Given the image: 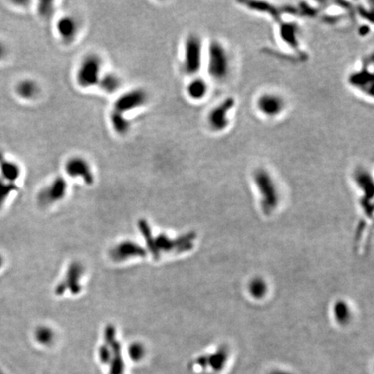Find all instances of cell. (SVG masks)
I'll return each instance as SVG.
<instances>
[{"label": "cell", "mask_w": 374, "mask_h": 374, "mask_svg": "<svg viewBox=\"0 0 374 374\" xmlns=\"http://www.w3.org/2000/svg\"><path fill=\"white\" fill-rule=\"evenodd\" d=\"M147 355L146 347L140 342H135L128 346V356L131 361L139 363L144 360Z\"/></svg>", "instance_id": "ffe728a7"}, {"label": "cell", "mask_w": 374, "mask_h": 374, "mask_svg": "<svg viewBox=\"0 0 374 374\" xmlns=\"http://www.w3.org/2000/svg\"><path fill=\"white\" fill-rule=\"evenodd\" d=\"M6 48L3 43H0V60L3 59L4 56L6 55Z\"/></svg>", "instance_id": "d4e9b609"}, {"label": "cell", "mask_w": 374, "mask_h": 374, "mask_svg": "<svg viewBox=\"0 0 374 374\" xmlns=\"http://www.w3.org/2000/svg\"><path fill=\"white\" fill-rule=\"evenodd\" d=\"M98 85L106 93L114 94L122 86V80L115 73H106L99 80Z\"/></svg>", "instance_id": "2e32d148"}, {"label": "cell", "mask_w": 374, "mask_h": 374, "mask_svg": "<svg viewBox=\"0 0 374 374\" xmlns=\"http://www.w3.org/2000/svg\"><path fill=\"white\" fill-rule=\"evenodd\" d=\"M253 180L263 202L270 206L276 204L278 201V191L276 183L269 172L263 168L257 169L254 174Z\"/></svg>", "instance_id": "8992f818"}, {"label": "cell", "mask_w": 374, "mask_h": 374, "mask_svg": "<svg viewBox=\"0 0 374 374\" xmlns=\"http://www.w3.org/2000/svg\"><path fill=\"white\" fill-rule=\"evenodd\" d=\"M148 98V92L144 89L137 88L130 89L116 99L113 110L125 115L128 112L133 111L146 105Z\"/></svg>", "instance_id": "5b68a950"}, {"label": "cell", "mask_w": 374, "mask_h": 374, "mask_svg": "<svg viewBox=\"0 0 374 374\" xmlns=\"http://www.w3.org/2000/svg\"><path fill=\"white\" fill-rule=\"evenodd\" d=\"M107 342L110 349L109 355V374H123L124 365L122 361V352L119 342H115V329L113 327L108 328L106 330Z\"/></svg>", "instance_id": "30bf717a"}, {"label": "cell", "mask_w": 374, "mask_h": 374, "mask_svg": "<svg viewBox=\"0 0 374 374\" xmlns=\"http://www.w3.org/2000/svg\"><path fill=\"white\" fill-rule=\"evenodd\" d=\"M203 41L200 36L191 34L187 36L184 44L183 70L189 76L199 72L203 61Z\"/></svg>", "instance_id": "3957f363"}, {"label": "cell", "mask_w": 374, "mask_h": 374, "mask_svg": "<svg viewBox=\"0 0 374 374\" xmlns=\"http://www.w3.org/2000/svg\"><path fill=\"white\" fill-rule=\"evenodd\" d=\"M102 60L98 55L91 53L82 58L80 62L76 81L83 89H89L98 85L99 80L102 75Z\"/></svg>", "instance_id": "7a4b0ae2"}, {"label": "cell", "mask_w": 374, "mask_h": 374, "mask_svg": "<svg viewBox=\"0 0 374 374\" xmlns=\"http://www.w3.org/2000/svg\"><path fill=\"white\" fill-rule=\"evenodd\" d=\"M112 259L115 262H122L125 260L145 256V250L135 242H122L116 244L111 250Z\"/></svg>", "instance_id": "8fae6325"}, {"label": "cell", "mask_w": 374, "mask_h": 374, "mask_svg": "<svg viewBox=\"0 0 374 374\" xmlns=\"http://www.w3.org/2000/svg\"><path fill=\"white\" fill-rule=\"evenodd\" d=\"M208 84L202 78H193L187 87L188 96L195 101H199L204 98L208 94Z\"/></svg>", "instance_id": "5bb4252c"}, {"label": "cell", "mask_w": 374, "mask_h": 374, "mask_svg": "<svg viewBox=\"0 0 374 374\" xmlns=\"http://www.w3.org/2000/svg\"><path fill=\"white\" fill-rule=\"evenodd\" d=\"M68 190V184L65 179L56 177L48 186L40 190L37 200L41 205L48 206L59 202L65 197Z\"/></svg>", "instance_id": "ba28073f"}, {"label": "cell", "mask_w": 374, "mask_h": 374, "mask_svg": "<svg viewBox=\"0 0 374 374\" xmlns=\"http://www.w3.org/2000/svg\"><path fill=\"white\" fill-rule=\"evenodd\" d=\"M258 111L267 118H276L285 109L284 99L274 92L263 93L256 101Z\"/></svg>", "instance_id": "9c48e42d"}, {"label": "cell", "mask_w": 374, "mask_h": 374, "mask_svg": "<svg viewBox=\"0 0 374 374\" xmlns=\"http://www.w3.org/2000/svg\"><path fill=\"white\" fill-rule=\"evenodd\" d=\"M250 289H251V292L254 294V296H262L263 292L265 291V286L263 285V283L260 282L259 281H255L251 283Z\"/></svg>", "instance_id": "cb8c5ba5"}, {"label": "cell", "mask_w": 374, "mask_h": 374, "mask_svg": "<svg viewBox=\"0 0 374 374\" xmlns=\"http://www.w3.org/2000/svg\"><path fill=\"white\" fill-rule=\"evenodd\" d=\"M3 257L0 256V268L2 267V265H3Z\"/></svg>", "instance_id": "4316f807"}, {"label": "cell", "mask_w": 374, "mask_h": 374, "mask_svg": "<svg viewBox=\"0 0 374 374\" xmlns=\"http://www.w3.org/2000/svg\"><path fill=\"white\" fill-rule=\"evenodd\" d=\"M227 355L225 352H217L215 355H211L210 359H207L206 362L211 366L214 370H221L223 368V365L226 362Z\"/></svg>", "instance_id": "7402d4cb"}, {"label": "cell", "mask_w": 374, "mask_h": 374, "mask_svg": "<svg viewBox=\"0 0 374 374\" xmlns=\"http://www.w3.org/2000/svg\"><path fill=\"white\" fill-rule=\"evenodd\" d=\"M82 274V266L79 263H75L70 266L68 274H67V285L69 286V289H71L73 293L78 292L80 289L79 280L81 278Z\"/></svg>", "instance_id": "d6986e66"}, {"label": "cell", "mask_w": 374, "mask_h": 374, "mask_svg": "<svg viewBox=\"0 0 374 374\" xmlns=\"http://www.w3.org/2000/svg\"><path fill=\"white\" fill-rule=\"evenodd\" d=\"M110 122L114 130L120 135H127L131 128V123L126 115L115 110L110 114Z\"/></svg>", "instance_id": "e0dca14e"}, {"label": "cell", "mask_w": 374, "mask_h": 374, "mask_svg": "<svg viewBox=\"0 0 374 374\" xmlns=\"http://www.w3.org/2000/svg\"><path fill=\"white\" fill-rule=\"evenodd\" d=\"M269 374H292L289 373V372L282 371V370H275V371L271 372Z\"/></svg>", "instance_id": "484cf974"}, {"label": "cell", "mask_w": 374, "mask_h": 374, "mask_svg": "<svg viewBox=\"0 0 374 374\" xmlns=\"http://www.w3.org/2000/svg\"><path fill=\"white\" fill-rule=\"evenodd\" d=\"M16 189L17 187L15 183H10L0 177V209L3 206V203H5L10 193H12Z\"/></svg>", "instance_id": "44dd1931"}, {"label": "cell", "mask_w": 374, "mask_h": 374, "mask_svg": "<svg viewBox=\"0 0 374 374\" xmlns=\"http://www.w3.org/2000/svg\"><path fill=\"white\" fill-rule=\"evenodd\" d=\"M39 12L42 16H46V17L51 16L53 13L52 3L42 2L39 5Z\"/></svg>", "instance_id": "603a6c76"}, {"label": "cell", "mask_w": 374, "mask_h": 374, "mask_svg": "<svg viewBox=\"0 0 374 374\" xmlns=\"http://www.w3.org/2000/svg\"><path fill=\"white\" fill-rule=\"evenodd\" d=\"M16 91L21 98L31 100L36 97L39 93V86L30 79L23 80L16 85Z\"/></svg>", "instance_id": "9a60e30c"}, {"label": "cell", "mask_w": 374, "mask_h": 374, "mask_svg": "<svg viewBox=\"0 0 374 374\" xmlns=\"http://www.w3.org/2000/svg\"><path fill=\"white\" fill-rule=\"evenodd\" d=\"M78 30V23L72 16H62L56 23L57 34L66 43H71L76 39Z\"/></svg>", "instance_id": "7c38bea8"}, {"label": "cell", "mask_w": 374, "mask_h": 374, "mask_svg": "<svg viewBox=\"0 0 374 374\" xmlns=\"http://www.w3.org/2000/svg\"><path fill=\"white\" fill-rule=\"evenodd\" d=\"M235 103L234 98L228 97L210 109L207 115V123L212 131L222 132L229 127L230 112Z\"/></svg>", "instance_id": "277c9868"}, {"label": "cell", "mask_w": 374, "mask_h": 374, "mask_svg": "<svg viewBox=\"0 0 374 374\" xmlns=\"http://www.w3.org/2000/svg\"><path fill=\"white\" fill-rule=\"evenodd\" d=\"M0 173L1 178L4 181L15 183L20 177L21 169L16 162L8 160L4 157L3 153L0 152Z\"/></svg>", "instance_id": "4fadbf2b"}, {"label": "cell", "mask_w": 374, "mask_h": 374, "mask_svg": "<svg viewBox=\"0 0 374 374\" xmlns=\"http://www.w3.org/2000/svg\"><path fill=\"white\" fill-rule=\"evenodd\" d=\"M35 339L36 342L44 347H49L55 342L56 334L50 327L41 326L35 332Z\"/></svg>", "instance_id": "ac0fdd59"}, {"label": "cell", "mask_w": 374, "mask_h": 374, "mask_svg": "<svg viewBox=\"0 0 374 374\" xmlns=\"http://www.w3.org/2000/svg\"><path fill=\"white\" fill-rule=\"evenodd\" d=\"M208 72L217 82H223L230 75L231 63L229 51L223 43L213 41L208 49Z\"/></svg>", "instance_id": "6da1fadb"}, {"label": "cell", "mask_w": 374, "mask_h": 374, "mask_svg": "<svg viewBox=\"0 0 374 374\" xmlns=\"http://www.w3.org/2000/svg\"><path fill=\"white\" fill-rule=\"evenodd\" d=\"M66 174L74 179H81L86 185L91 186L95 181L92 167L89 161L81 156H72L66 161Z\"/></svg>", "instance_id": "52a82bcc"}]
</instances>
